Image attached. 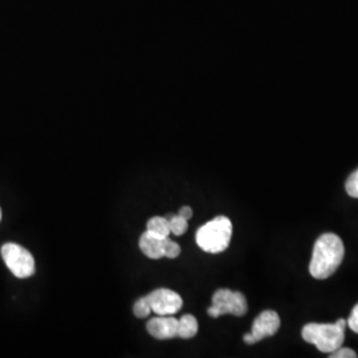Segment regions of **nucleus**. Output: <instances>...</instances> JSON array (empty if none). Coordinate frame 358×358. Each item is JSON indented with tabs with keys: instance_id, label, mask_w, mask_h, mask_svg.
I'll use <instances>...</instances> for the list:
<instances>
[{
	"instance_id": "obj_2",
	"label": "nucleus",
	"mask_w": 358,
	"mask_h": 358,
	"mask_svg": "<svg viewBox=\"0 0 358 358\" xmlns=\"http://www.w3.org/2000/svg\"><path fill=\"white\" fill-rule=\"evenodd\" d=\"M346 325L348 322L344 319H340L334 324L310 322L303 328L301 336L307 343L316 346L322 353H332L343 346Z\"/></svg>"
},
{
	"instance_id": "obj_1",
	"label": "nucleus",
	"mask_w": 358,
	"mask_h": 358,
	"mask_svg": "<svg viewBox=\"0 0 358 358\" xmlns=\"http://www.w3.org/2000/svg\"><path fill=\"white\" fill-rule=\"evenodd\" d=\"M344 254V243L338 235H321L313 247V254L309 264L310 275L319 280L328 279L341 266Z\"/></svg>"
},
{
	"instance_id": "obj_7",
	"label": "nucleus",
	"mask_w": 358,
	"mask_h": 358,
	"mask_svg": "<svg viewBox=\"0 0 358 358\" xmlns=\"http://www.w3.org/2000/svg\"><path fill=\"white\" fill-rule=\"evenodd\" d=\"M149 306L152 308V312L157 313L158 316H171L176 315L183 306V300L177 292L159 288L153 292L145 296Z\"/></svg>"
},
{
	"instance_id": "obj_17",
	"label": "nucleus",
	"mask_w": 358,
	"mask_h": 358,
	"mask_svg": "<svg viewBox=\"0 0 358 358\" xmlns=\"http://www.w3.org/2000/svg\"><path fill=\"white\" fill-rule=\"evenodd\" d=\"M348 327L355 333H358V304L356 307L353 308L350 317L348 319Z\"/></svg>"
},
{
	"instance_id": "obj_4",
	"label": "nucleus",
	"mask_w": 358,
	"mask_h": 358,
	"mask_svg": "<svg viewBox=\"0 0 358 358\" xmlns=\"http://www.w3.org/2000/svg\"><path fill=\"white\" fill-rule=\"evenodd\" d=\"M1 257L6 266L19 279L31 278L35 273V259L24 247L15 243H6L1 247Z\"/></svg>"
},
{
	"instance_id": "obj_6",
	"label": "nucleus",
	"mask_w": 358,
	"mask_h": 358,
	"mask_svg": "<svg viewBox=\"0 0 358 358\" xmlns=\"http://www.w3.org/2000/svg\"><path fill=\"white\" fill-rule=\"evenodd\" d=\"M280 328V317L275 310H264L262 312L252 325V331L244 334L243 340L245 344L254 345L262 341L263 338L276 334Z\"/></svg>"
},
{
	"instance_id": "obj_10",
	"label": "nucleus",
	"mask_w": 358,
	"mask_h": 358,
	"mask_svg": "<svg viewBox=\"0 0 358 358\" xmlns=\"http://www.w3.org/2000/svg\"><path fill=\"white\" fill-rule=\"evenodd\" d=\"M198 333V321L192 315H185L178 320V337L192 338Z\"/></svg>"
},
{
	"instance_id": "obj_11",
	"label": "nucleus",
	"mask_w": 358,
	"mask_h": 358,
	"mask_svg": "<svg viewBox=\"0 0 358 358\" xmlns=\"http://www.w3.org/2000/svg\"><path fill=\"white\" fill-rule=\"evenodd\" d=\"M146 226H148L146 231L153 234L154 236L167 238L170 235V226H169V220L166 217H152V219H149Z\"/></svg>"
},
{
	"instance_id": "obj_9",
	"label": "nucleus",
	"mask_w": 358,
	"mask_h": 358,
	"mask_svg": "<svg viewBox=\"0 0 358 358\" xmlns=\"http://www.w3.org/2000/svg\"><path fill=\"white\" fill-rule=\"evenodd\" d=\"M140 248L149 259L165 257V238L154 236L153 234L145 231L140 238Z\"/></svg>"
},
{
	"instance_id": "obj_13",
	"label": "nucleus",
	"mask_w": 358,
	"mask_h": 358,
	"mask_svg": "<svg viewBox=\"0 0 358 358\" xmlns=\"http://www.w3.org/2000/svg\"><path fill=\"white\" fill-rule=\"evenodd\" d=\"M133 312L138 319H145L149 316V313L152 312V308L149 306L148 300L145 297H142L140 300L136 301L134 307H133Z\"/></svg>"
},
{
	"instance_id": "obj_18",
	"label": "nucleus",
	"mask_w": 358,
	"mask_h": 358,
	"mask_svg": "<svg viewBox=\"0 0 358 358\" xmlns=\"http://www.w3.org/2000/svg\"><path fill=\"white\" fill-rule=\"evenodd\" d=\"M178 215H180L182 217H185V219H187V220H189V219H192V207H189V206H185V207H182V208L179 210Z\"/></svg>"
},
{
	"instance_id": "obj_12",
	"label": "nucleus",
	"mask_w": 358,
	"mask_h": 358,
	"mask_svg": "<svg viewBox=\"0 0 358 358\" xmlns=\"http://www.w3.org/2000/svg\"><path fill=\"white\" fill-rule=\"evenodd\" d=\"M167 217L169 226H170V234H174L176 236H180L187 231V219L180 217V215H173L170 214Z\"/></svg>"
},
{
	"instance_id": "obj_3",
	"label": "nucleus",
	"mask_w": 358,
	"mask_h": 358,
	"mask_svg": "<svg viewBox=\"0 0 358 358\" xmlns=\"http://www.w3.org/2000/svg\"><path fill=\"white\" fill-rule=\"evenodd\" d=\"M232 236V223L223 215L214 217L196 231V244L208 254H220L227 250Z\"/></svg>"
},
{
	"instance_id": "obj_15",
	"label": "nucleus",
	"mask_w": 358,
	"mask_h": 358,
	"mask_svg": "<svg viewBox=\"0 0 358 358\" xmlns=\"http://www.w3.org/2000/svg\"><path fill=\"white\" fill-rule=\"evenodd\" d=\"M180 254V247L178 243L173 242L169 236L165 238V257L169 259H176Z\"/></svg>"
},
{
	"instance_id": "obj_5",
	"label": "nucleus",
	"mask_w": 358,
	"mask_h": 358,
	"mask_svg": "<svg viewBox=\"0 0 358 358\" xmlns=\"http://www.w3.org/2000/svg\"><path fill=\"white\" fill-rule=\"evenodd\" d=\"M248 310L245 296L231 289H217L213 296V306L207 309L208 316L217 319L223 315L242 317Z\"/></svg>"
},
{
	"instance_id": "obj_8",
	"label": "nucleus",
	"mask_w": 358,
	"mask_h": 358,
	"mask_svg": "<svg viewBox=\"0 0 358 358\" xmlns=\"http://www.w3.org/2000/svg\"><path fill=\"white\" fill-rule=\"evenodd\" d=\"M146 329L157 340H170L178 337V320L170 316L154 317L148 322Z\"/></svg>"
},
{
	"instance_id": "obj_16",
	"label": "nucleus",
	"mask_w": 358,
	"mask_h": 358,
	"mask_svg": "<svg viewBox=\"0 0 358 358\" xmlns=\"http://www.w3.org/2000/svg\"><path fill=\"white\" fill-rule=\"evenodd\" d=\"M331 358H356L357 357V353L353 350V349H349V348H343L340 346L338 349H336L334 352H332L329 355Z\"/></svg>"
},
{
	"instance_id": "obj_14",
	"label": "nucleus",
	"mask_w": 358,
	"mask_h": 358,
	"mask_svg": "<svg viewBox=\"0 0 358 358\" xmlns=\"http://www.w3.org/2000/svg\"><path fill=\"white\" fill-rule=\"evenodd\" d=\"M345 189L350 196L358 198V169L346 180Z\"/></svg>"
},
{
	"instance_id": "obj_19",
	"label": "nucleus",
	"mask_w": 358,
	"mask_h": 358,
	"mask_svg": "<svg viewBox=\"0 0 358 358\" xmlns=\"http://www.w3.org/2000/svg\"><path fill=\"white\" fill-rule=\"evenodd\" d=\"M0 220H1V208H0Z\"/></svg>"
}]
</instances>
